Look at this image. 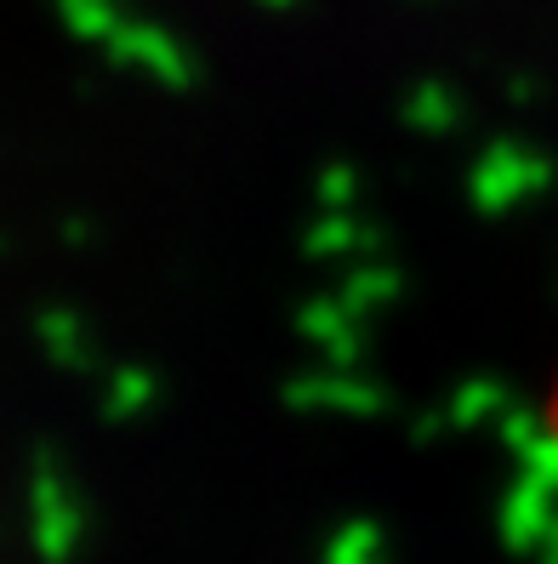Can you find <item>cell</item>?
Segmentation results:
<instances>
[{
  "mask_svg": "<svg viewBox=\"0 0 558 564\" xmlns=\"http://www.w3.org/2000/svg\"><path fill=\"white\" fill-rule=\"evenodd\" d=\"M536 422H541V451H547V462L558 468V371H552L541 405H536Z\"/></svg>",
  "mask_w": 558,
  "mask_h": 564,
  "instance_id": "6da1fadb",
  "label": "cell"
}]
</instances>
